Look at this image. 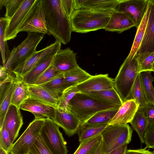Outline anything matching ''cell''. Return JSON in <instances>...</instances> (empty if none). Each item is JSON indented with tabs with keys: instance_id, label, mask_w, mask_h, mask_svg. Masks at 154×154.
<instances>
[{
	"instance_id": "cell-32",
	"label": "cell",
	"mask_w": 154,
	"mask_h": 154,
	"mask_svg": "<svg viewBox=\"0 0 154 154\" xmlns=\"http://www.w3.org/2000/svg\"><path fill=\"white\" fill-rule=\"evenodd\" d=\"M9 20L5 17L0 19V48L3 66L5 64L11 53L5 37V31Z\"/></svg>"
},
{
	"instance_id": "cell-42",
	"label": "cell",
	"mask_w": 154,
	"mask_h": 154,
	"mask_svg": "<svg viewBox=\"0 0 154 154\" xmlns=\"http://www.w3.org/2000/svg\"><path fill=\"white\" fill-rule=\"evenodd\" d=\"M17 78L15 74L5 66L0 67V84L17 82Z\"/></svg>"
},
{
	"instance_id": "cell-35",
	"label": "cell",
	"mask_w": 154,
	"mask_h": 154,
	"mask_svg": "<svg viewBox=\"0 0 154 154\" xmlns=\"http://www.w3.org/2000/svg\"><path fill=\"white\" fill-rule=\"evenodd\" d=\"M17 82L12 83L2 99L0 101V128L3 126L5 116L11 102Z\"/></svg>"
},
{
	"instance_id": "cell-9",
	"label": "cell",
	"mask_w": 154,
	"mask_h": 154,
	"mask_svg": "<svg viewBox=\"0 0 154 154\" xmlns=\"http://www.w3.org/2000/svg\"><path fill=\"white\" fill-rule=\"evenodd\" d=\"M49 34L41 0H37L18 31Z\"/></svg>"
},
{
	"instance_id": "cell-55",
	"label": "cell",
	"mask_w": 154,
	"mask_h": 154,
	"mask_svg": "<svg viewBox=\"0 0 154 154\" xmlns=\"http://www.w3.org/2000/svg\"><path fill=\"white\" fill-rule=\"evenodd\" d=\"M153 1L154 3V0H153Z\"/></svg>"
},
{
	"instance_id": "cell-48",
	"label": "cell",
	"mask_w": 154,
	"mask_h": 154,
	"mask_svg": "<svg viewBox=\"0 0 154 154\" xmlns=\"http://www.w3.org/2000/svg\"><path fill=\"white\" fill-rule=\"evenodd\" d=\"M12 83H5L0 84V101L3 98Z\"/></svg>"
},
{
	"instance_id": "cell-39",
	"label": "cell",
	"mask_w": 154,
	"mask_h": 154,
	"mask_svg": "<svg viewBox=\"0 0 154 154\" xmlns=\"http://www.w3.org/2000/svg\"><path fill=\"white\" fill-rule=\"evenodd\" d=\"M28 154H53L39 134L30 147Z\"/></svg>"
},
{
	"instance_id": "cell-11",
	"label": "cell",
	"mask_w": 154,
	"mask_h": 154,
	"mask_svg": "<svg viewBox=\"0 0 154 154\" xmlns=\"http://www.w3.org/2000/svg\"><path fill=\"white\" fill-rule=\"evenodd\" d=\"M149 0H119L115 10L126 14L134 22L137 29L147 8Z\"/></svg>"
},
{
	"instance_id": "cell-30",
	"label": "cell",
	"mask_w": 154,
	"mask_h": 154,
	"mask_svg": "<svg viewBox=\"0 0 154 154\" xmlns=\"http://www.w3.org/2000/svg\"><path fill=\"white\" fill-rule=\"evenodd\" d=\"M17 78V81L12 96L11 104L20 109L21 105L30 96L28 91L29 85L23 81L22 78Z\"/></svg>"
},
{
	"instance_id": "cell-33",
	"label": "cell",
	"mask_w": 154,
	"mask_h": 154,
	"mask_svg": "<svg viewBox=\"0 0 154 154\" xmlns=\"http://www.w3.org/2000/svg\"><path fill=\"white\" fill-rule=\"evenodd\" d=\"M108 124L87 127H80L77 133L80 143L101 134Z\"/></svg>"
},
{
	"instance_id": "cell-13",
	"label": "cell",
	"mask_w": 154,
	"mask_h": 154,
	"mask_svg": "<svg viewBox=\"0 0 154 154\" xmlns=\"http://www.w3.org/2000/svg\"><path fill=\"white\" fill-rule=\"evenodd\" d=\"M37 0H24L19 8L9 19L6 28L5 39L14 38L18 33V31L26 16Z\"/></svg>"
},
{
	"instance_id": "cell-19",
	"label": "cell",
	"mask_w": 154,
	"mask_h": 154,
	"mask_svg": "<svg viewBox=\"0 0 154 154\" xmlns=\"http://www.w3.org/2000/svg\"><path fill=\"white\" fill-rule=\"evenodd\" d=\"M110 14L109 21L104 28L105 31L121 33L135 27L133 21L125 13L115 10Z\"/></svg>"
},
{
	"instance_id": "cell-6",
	"label": "cell",
	"mask_w": 154,
	"mask_h": 154,
	"mask_svg": "<svg viewBox=\"0 0 154 154\" xmlns=\"http://www.w3.org/2000/svg\"><path fill=\"white\" fill-rule=\"evenodd\" d=\"M132 132L128 124L108 125L101 133L103 154L128 144L131 141Z\"/></svg>"
},
{
	"instance_id": "cell-8",
	"label": "cell",
	"mask_w": 154,
	"mask_h": 154,
	"mask_svg": "<svg viewBox=\"0 0 154 154\" xmlns=\"http://www.w3.org/2000/svg\"><path fill=\"white\" fill-rule=\"evenodd\" d=\"M45 119H35L13 144L8 152L10 154H28L29 149L39 134Z\"/></svg>"
},
{
	"instance_id": "cell-50",
	"label": "cell",
	"mask_w": 154,
	"mask_h": 154,
	"mask_svg": "<svg viewBox=\"0 0 154 154\" xmlns=\"http://www.w3.org/2000/svg\"><path fill=\"white\" fill-rule=\"evenodd\" d=\"M89 154H103V146L102 140L99 145Z\"/></svg>"
},
{
	"instance_id": "cell-4",
	"label": "cell",
	"mask_w": 154,
	"mask_h": 154,
	"mask_svg": "<svg viewBox=\"0 0 154 154\" xmlns=\"http://www.w3.org/2000/svg\"><path fill=\"white\" fill-rule=\"evenodd\" d=\"M139 73V66L136 55L132 59L127 57L114 80V88L123 103L127 100Z\"/></svg>"
},
{
	"instance_id": "cell-53",
	"label": "cell",
	"mask_w": 154,
	"mask_h": 154,
	"mask_svg": "<svg viewBox=\"0 0 154 154\" xmlns=\"http://www.w3.org/2000/svg\"><path fill=\"white\" fill-rule=\"evenodd\" d=\"M152 71L154 72V61L153 63L152 67Z\"/></svg>"
},
{
	"instance_id": "cell-51",
	"label": "cell",
	"mask_w": 154,
	"mask_h": 154,
	"mask_svg": "<svg viewBox=\"0 0 154 154\" xmlns=\"http://www.w3.org/2000/svg\"><path fill=\"white\" fill-rule=\"evenodd\" d=\"M6 0H0V9L1 10Z\"/></svg>"
},
{
	"instance_id": "cell-52",
	"label": "cell",
	"mask_w": 154,
	"mask_h": 154,
	"mask_svg": "<svg viewBox=\"0 0 154 154\" xmlns=\"http://www.w3.org/2000/svg\"><path fill=\"white\" fill-rule=\"evenodd\" d=\"M0 154H9L8 153L0 147Z\"/></svg>"
},
{
	"instance_id": "cell-15",
	"label": "cell",
	"mask_w": 154,
	"mask_h": 154,
	"mask_svg": "<svg viewBox=\"0 0 154 154\" xmlns=\"http://www.w3.org/2000/svg\"><path fill=\"white\" fill-rule=\"evenodd\" d=\"M75 87L79 92L83 93L110 89L114 88V80L107 74L92 75Z\"/></svg>"
},
{
	"instance_id": "cell-47",
	"label": "cell",
	"mask_w": 154,
	"mask_h": 154,
	"mask_svg": "<svg viewBox=\"0 0 154 154\" xmlns=\"http://www.w3.org/2000/svg\"><path fill=\"white\" fill-rule=\"evenodd\" d=\"M125 154H154V153L148 150H146L145 148L138 149L127 150Z\"/></svg>"
},
{
	"instance_id": "cell-7",
	"label": "cell",
	"mask_w": 154,
	"mask_h": 154,
	"mask_svg": "<svg viewBox=\"0 0 154 154\" xmlns=\"http://www.w3.org/2000/svg\"><path fill=\"white\" fill-rule=\"evenodd\" d=\"M59 128L52 119L45 118L39 135L53 154H67L66 142Z\"/></svg>"
},
{
	"instance_id": "cell-54",
	"label": "cell",
	"mask_w": 154,
	"mask_h": 154,
	"mask_svg": "<svg viewBox=\"0 0 154 154\" xmlns=\"http://www.w3.org/2000/svg\"><path fill=\"white\" fill-rule=\"evenodd\" d=\"M153 152L154 153V150L153 151Z\"/></svg>"
},
{
	"instance_id": "cell-23",
	"label": "cell",
	"mask_w": 154,
	"mask_h": 154,
	"mask_svg": "<svg viewBox=\"0 0 154 154\" xmlns=\"http://www.w3.org/2000/svg\"><path fill=\"white\" fill-rule=\"evenodd\" d=\"M28 91L31 97L57 108L58 99L39 85L29 86Z\"/></svg>"
},
{
	"instance_id": "cell-36",
	"label": "cell",
	"mask_w": 154,
	"mask_h": 154,
	"mask_svg": "<svg viewBox=\"0 0 154 154\" xmlns=\"http://www.w3.org/2000/svg\"><path fill=\"white\" fill-rule=\"evenodd\" d=\"M101 134L80 143L73 154H89L102 141Z\"/></svg>"
},
{
	"instance_id": "cell-29",
	"label": "cell",
	"mask_w": 154,
	"mask_h": 154,
	"mask_svg": "<svg viewBox=\"0 0 154 154\" xmlns=\"http://www.w3.org/2000/svg\"><path fill=\"white\" fill-rule=\"evenodd\" d=\"M130 123L137 133L141 143H144V133L149 125V123L142 107H139Z\"/></svg>"
},
{
	"instance_id": "cell-34",
	"label": "cell",
	"mask_w": 154,
	"mask_h": 154,
	"mask_svg": "<svg viewBox=\"0 0 154 154\" xmlns=\"http://www.w3.org/2000/svg\"><path fill=\"white\" fill-rule=\"evenodd\" d=\"M135 100L138 104L140 107H143L146 104L140 82L139 73L132 87L127 100Z\"/></svg>"
},
{
	"instance_id": "cell-49",
	"label": "cell",
	"mask_w": 154,
	"mask_h": 154,
	"mask_svg": "<svg viewBox=\"0 0 154 154\" xmlns=\"http://www.w3.org/2000/svg\"><path fill=\"white\" fill-rule=\"evenodd\" d=\"M128 144H125L111 151L107 154H125L127 150Z\"/></svg>"
},
{
	"instance_id": "cell-3",
	"label": "cell",
	"mask_w": 154,
	"mask_h": 154,
	"mask_svg": "<svg viewBox=\"0 0 154 154\" xmlns=\"http://www.w3.org/2000/svg\"><path fill=\"white\" fill-rule=\"evenodd\" d=\"M121 106L108 104L86 94L78 92L70 100L67 108L82 124L99 111L119 107Z\"/></svg>"
},
{
	"instance_id": "cell-45",
	"label": "cell",
	"mask_w": 154,
	"mask_h": 154,
	"mask_svg": "<svg viewBox=\"0 0 154 154\" xmlns=\"http://www.w3.org/2000/svg\"><path fill=\"white\" fill-rule=\"evenodd\" d=\"M61 2L66 14L70 18L75 10V0H61Z\"/></svg>"
},
{
	"instance_id": "cell-31",
	"label": "cell",
	"mask_w": 154,
	"mask_h": 154,
	"mask_svg": "<svg viewBox=\"0 0 154 154\" xmlns=\"http://www.w3.org/2000/svg\"><path fill=\"white\" fill-rule=\"evenodd\" d=\"M39 85L57 99L66 89L64 81L63 73H60L50 81Z\"/></svg>"
},
{
	"instance_id": "cell-38",
	"label": "cell",
	"mask_w": 154,
	"mask_h": 154,
	"mask_svg": "<svg viewBox=\"0 0 154 154\" xmlns=\"http://www.w3.org/2000/svg\"><path fill=\"white\" fill-rule=\"evenodd\" d=\"M78 92H79L75 86H72L66 89L58 99L57 107L67 108L70 100Z\"/></svg>"
},
{
	"instance_id": "cell-1",
	"label": "cell",
	"mask_w": 154,
	"mask_h": 154,
	"mask_svg": "<svg viewBox=\"0 0 154 154\" xmlns=\"http://www.w3.org/2000/svg\"><path fill=\"white\" fill-rule=\"evenodd\" d=\"M49 34L64 44L70 41L72 32L70 18L64 11L61 0H41Z\"/></svg>"
},
{
	"instance_id": "cell-24",
	"label": "cell",
	"mask_w": 154,
	"mask_h": 154,
	"mask_svg": "<svg viewBox=\"0 0 154 154\" xmlns=\"http://www.w3.org/2000/svg\"><path fill=\"white\" fill-rule=\"evenodd\" d=\"M119 107L99 111L81 124L80 126L87 127L108 124L115 115Z\"/></svg>"
},
{
	"instance_id": "cell-43",
	"label": "cell",
	"mask_w": 154,
	"mask_h": 154,
	"mask_svg": "<svg viewBox=\"0 0 154 154\" xmlns=\"http://www.w3.org/2000/svg\"><path fill=\"white\" fill-rule=\"evenodd\" d=\"M13 144L3 123L2 127L0 128V147L8 153Z\"/></svg>"
},
{
	"instance_id": "cell-41",
	"label": "cell",
	"mask_w": 154,
	"mask_h": 154,
	"mask_svg": "<svg viewBox=\"0 0 154 154\" xmlns=\"http://www.w3.org/2000/svg\"><path fill=\"white\" fill-rule=\"evenodd\" d=\"M24 0H6L4 5L6 9L5 17L10 19L17 11Z\"/></svg>"
},
{
	"instance_id": "cell-44",
	"label": "cell",
	"mask_w": 154,
	"mask_h": 154,
	"mask_svg": "<svg viewBox=\"0 0 154 154\" xmlns=\"http://www.w3.org/2000/svg\"><path fill=\"white\" fill-rule=\"evenodd\" d=\"M144 135L145 148L154 149V123L148 125Z\"/></svg>"
},
{
	"instance_id": "cell-21",
	"label": "cell",
	"mask_w": 154,
	"mask_h": 154,
	"mask_svg": "<svg viewBox=\"0 0 154 154\" xmlns=\"http://www.w3.org/2000/svg\"><path fill=\"white\" fill-rule=\"evenodd\" d=\"M119 0H75V10L87 9L111 13L115 10Z\"/></svg>"
},
{
	"instance_id": "cell-10",
	"label": "cell",
	"mask_w": 154,
	"mask_h": 154,
	"mask_svg": "<svg viewBox=\"0 0 154 154\" xmlns=\"http://www.w3.org/2000/svg\"><path fill=\"white\" fill-rule=\"evenodd\" d=\"M61 43L57 41L36 51L29 58L13 72L17 77L22 78L35 66L49 57L54 56L61 49Z\"/></svg>"
},
{
	"instance_id": "cell-28",
	"label": "cell",
	"mask_w": 154,
	"mask_h": 154,
	"mask_svg": "<svg viewBox=\"0 0 154 154\" xmlns=\"http://www.w3.org/2000/svg\"><path fill=\"white\" fill-rule=\"evenodd\" d=\"M151 72L144 71L139 74L146 104L149 103L154 105V88L152 85L154 78L152 76Z\"/></svg>"
},
{
	"instance_id": "cell-16",
	"label": "cell",
	"mask_w": 154,
	"mask_h": 154,
	"mask_svg": "<svg viewBox=\"0 0 154 154\" xmlns=\"http://www.w3.org/2000/svg\"><path fill=\"white\" fill-rule=\"evenodd\" d=\"M20 109L16 106L11 104L4 119L3 123L13 144L18 137L20 130L23 124V117Z\"/></svg>"
},
{
	"instance_id": "cell-17",
	"label": "cell",
	"mask_w": 154,
	"mask_h": 154,
	"mask_svg": "<svg viewBox=\"0 0 154 154\" xmlns=\"http://www.w3.org/2000/svg\"><path fill=\"white\" fill-rule=\"evenodd\" d=\"M76 54L70 48L60 50L54 56L51 65L61 73H64L79 66Z\"/></svg>"
},
{
	"instance_id": "cell-25",
	"label": "cell",
	"mask_w": 154,
	"mask_h": 154,
	"mask_svg": "<svg viewBox=\"0 0 154 154\" xmlns=\"http://www.w3.org/2000/svg\"><path fill=\"white\" fill-rule=\"evenodd\" d=\"M63 74L66 88L81 84L92 76L79 66L63 73Z\"/></svg>"
},
{
	"instance_id": "cell-12",
	"label": "cell",
	"mask_w": 154,
	"mask_h": 154,
	"mask_svg": "<svg viewBox=\"0 0 154 154\" xmlns=\"http://www.w3.org/2000/svg\"><path fill=\"white\" fill-rule=\"evenodd\" d=\"M53 120L69 137L77 133L81 124L79 119L67 108H57L55 118Z\"/></svg>"
},
{
	"instance_id": "cell-22",
	"label": "cell",
	"mask_w": 154,
	"mask_h": 154,
	"mask_svg": "<svg viewBox=\"0 0 154 154\" xmlns=\"http://www.w3.org/2000/svg\"><path fill=\"white\" fill-rule=\"evenodd\" d=\"M151 5V0H149L147 9L143 20L137 28V32L130 53L127 57L132 59L137 54L144 36Z\"/></svg>"
},
{
	"instance_id": "cell-2",
	"label": "cell",
	"mask_w": 154,
	"mask_h": 154,
	"mask_svg": "<svg viewBox=\"0 0 154 154\" xmlns=\"http://www.w3.org/2000/svg\"><path fill=\"white\" fill-rule=\"evenodd\" d=\"M111 16L106 11L87 9L75 10L70 17L72 31L85 33L104 29Z\"/></svg>"
},
{
	"instance_id": "cell-20",
	"label": "cell",
	"mask_w": 154,
	"mask_h": 154,
	"mask_svg": "<svg viewBox=\"0 0 154 154\" xmlns=\"http://www.w3.org/2000/svg\"><path fill=\"white\" fill-rule=\"evenodd\" d=\"M152 53H154V3L153 0H151V10L144 36L137 54Z\"/></svg>"
},
{
	"instance_id": "cell-18",
	"label": "cell",
	"mask_w": 154,
	"mask_h": 154,
	"mask_svg": "<svg viewBox=\"0 0 154 154\" xmlns=\"http://www.w3.org/2000/svg\"><path fill=\"white\" fill-rule=\"evenodd\" d=\"M139 105L133 100H128L123 103L108 125H122L131 121L137 110Z\"/></svg>"
},
{
	"instance_id": "cell-14",
	"label": "cell",
	"mask_w": 154,
	"mask_h": 154,
	"mask_svg": "<svg viewBox=\"0 0 154 154\" xmlns=\"http://www.w3.org/2000/svg\"><path fill=\"white\" fill-rule=\"evenodd\" d=\"M56 109L31 97L25 100L20 107V109L32 113L35 119L50 118L52 120L55 118Z\"/></svg>"
},
{
	"instance_id": "cell-40",
	"label": "cell",
	"mask_w": 154,
	"mask_h": 154,
	"mask_svg": "<svg viewBox=\"0 0 154 154\" xmlns=\"http://www.w3.org/2000/svg\"><path fill=\"white\" fill-rule=\"evenodd\" d=\"M61 73L52 65L49 66L40 76L35 85H41L55 78Z\"/></svg>"
},
{
	"instance_id": "cell-37",
	"label": "cell",
	"mask_w": 154,
	"mask_h": 154,
	"mask_svg": "<svg viewBox=\"0 0 154 154\" xmlns=\"http://www.w3.org/2000/svg\"><path fill=\"white\" fill-rule=\"evenodd\" d=\"M136 55L139 65V72L147 71L152 72L154 53H142Z\"/></svg>"
},
{
	"instance_id": "cell-27",
	"label": "cell",
	"mask_w": 154,
	"mask_h": 154,
	"mask_svg": "<svg viewBox=\"0 0 154 154\" xmlns=\"http://www.w3.org/2000/svg\"><path fill=\"white\" fill-rule=\"evenodd\" d=\"M54 56L34 67L22 78L23 81L29 86L35 85L41 74L51 65Z\"/></svg>"
},
{
	"instance_id": "cell-26",
	"label": "cell",
	"mask_w": 154,
	"mask_h": 154,
	"mask_svg": "<svg viewBox=\"0 0 154 154\" xmlns=\"http://www.w3.org/2000/svg\"><path fill=\"white\" fill-rule=\"evenodd\" d=\"M85 94L97 100L111 105L121 106L123 103L114 88Z\"/></svg>"
},
{
	"instance_id": "cell-5",
	"label": "cell",
	"mask_w": 154,
	"mask_h": 154,
	"mask_svg": "<svg viewBox=\"0 0 154 154\" xmlns=\"http://www.w3.org/2000/svg\"><path fill=\"white\" fill-rule=\"evenodd\" d=\"M26 38L11 52L5 66L12 71L20 67L36 51L38 45L45 34L35 32H28Z\"/></svg>"
},
{
	"instance_id": "cell-46",
	"label": "cell",
	"mask_w": 154,
	"mask_h": 154,
	"mask_svg": "<svg viewBox=\"0 0 154 154\" xmlns=\"http://www.w3.org/2000/svg\"><path fill=\"white\" fill-rule=\"evenodd\" d=\"M142 108L147 119L149 125L154 123V105L148 103Z\"/></svg>"
}]
</instances>
